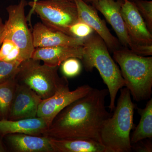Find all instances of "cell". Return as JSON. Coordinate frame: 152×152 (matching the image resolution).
<instances>
[{"label":"cell","mask_w":152,"mask_h":152,"mask_svg":"<svg viewBox=\"0 0 152 152\" xmlns=\"http://www.w3.org/2000/svg\"><path fill=\"white\" fill-rule=\"evenodd\" d=\"M108 95L107 89L92 88L61 111L44 136L58 139H89L101 142V130L112 115L105 106Z\"/></svg>","instance_id":"1"},{"label":"cell","mask_w":152,"mask_h":152,"mask_svg":"<svg viewBox=\"0 0 152 152\" xmlns=\"http://www.w3.org/2000/svg\"><path fill=\"white\" fill-rule=\"evenodd\" d=\"M120 90L113 114L106 120L101 130L100 141L110 152H130L132 151L130 133L134 127L135 106L128 89Z\"/></svg>","instance_id":"2"},{"label":"cell","mask_w":152,"mask_h":152,"mask_svg":"<svg viewBox=\"0 0 152 152\" xmlns=\"http://www.w3.org/2000/svg\"><path fill=\"white\" fill-rule=\"evenodd\" d=\"M85 53L81 59L85 69L91 71L96 68L107 87L111 113L115 107L117 94L126 86L119 68L112 58L104 41L98 35L92 34L84 40Z\"/></svg>","instance_id":"3"},{"label":"cell","mask_w":152,"mask_h":152,"mask_svg":"<svg viewBox=\"0 0 152 152\" xmlns=\"http://www.w3.org/2000/svg\"><path fill=\"white\" fill-rule=\"evenodd\" d=\"M113 52V58L121 69L126 88L134 100L140 102L151 98L152 94V57L140 56L128 49Z\"/></svg>","instance_id":"4"},{"label":"cell","mask_w":152,"mask_h":152,"mask_svg":"<svg viewBox=\"0 0 152 152\" xmlns=\"http://www.w3.org/2000/svg\"><path fill=\"white\" fill-rule=\"evenodd\" d=\"M59 67L42 65L40 60L30 58L20 64L15 79L17 83L29 87L45 99L69 86L67 77L59 75Z\"/></svg>","instance_id":"5"},{"label":"cell","mask_w":152,"mask_h":152,"mask_svg":"<svg viewBox=\"0 0 152 152\" xmlns=\"http://www.w3.org/2000/svg\"><path fill=\"white\" fill-rule=\"evenodd\" d=\"M31 8L30 17L35 12L42 23L51 29L70 36L69 29L78 21L77 9L75 3L69 0H41L28 3Z\"/></svg>","instance_id":"6"},{"label":"cell","mask_w":152,"mask_h":152,"mask_svg":"<svg viewBox=\"0 0 152 152\" xmlns=\"http://www.w3.org/2000/svg\"><path fill=\"white\" fill-rule=\"evenodd\" d=\"M26 0H20L18 4L11 5L6 8L8 19L4 24L3 41H12L18 47L23 61L31 58L35 48L33 44L32 33L27 24L25 8Z\"/></svg>","instance_id":"7"},{"label":"cell","mask_w":152,"mask_h":152,"mask_svg":"<svg viewBox=\"0 0 152 152\" xmlns=\"http://www.w3.org/2000/svg\"><path fill=\"white\" fill-rule=\"evenodd\" d=\"M123 0H94L91 2L96 10L100 11L111 25L119 42L125 48L142 56L152 55V45H142L135 43L130 37L121 14Z\"/></svg>","instance_id":"8"},{"label":"cell","mask_w":152,"mask_h":152,"mask_svg":"<svg viewBox=\"0 0 152 152\" xmlns=\"http://www.w3.org/2000/svg\"><path fill=\"white\" fill-rule=\"evenodd\" d=\"M91 88L88 85L79 86L74 91L69 86L63 88L50 97L42 100L38 108L37 117L42 118L50 126L53 120L63 109L89 92Z\"/></svg>","instance_id":"9"},{"label":"cell","mask_w":152,"mask_h":152,"mask_svg":"<svg viewBox=\"0 0 152 152\" xmlns=\"http://www.w3.org/2000/svg\"><path fill=\"white\" fill-rule=\"evenodd\" d=\"M42 100L40 97L31 89L25 85L17 83L8 120L36 118Z\"/></svg>","instance_id":"10"},{"label":"cell","mask_w":152,"mask_h":152,"mask_svg":"<svg viewBox=\"0 0 152 152\" xmlns=\"http://www.w3.org/2000/svg\"><path fill=\"white\" fill-rule=\"evenodd\" d=\"M121 12L132 40L139 45H152L151 34L134 4L130 0H124Z\"/></svg>","instance_id":"11"},{"label":"cell","mask_w":152,"mask_h":152,"mask_svg":"<svg viewBox=\"0 0 152 152\" xmlns=\"http://www.w3.org/2000/svg\"><path fill=\"white\" fill-rule=\"evenodd\" d=\"M77 9L79 20L84 22L96 31L112 51L121 49L120 43L112 35L105 23L98 15L96 9L83 0H74Z\"/></svg>","instance_id":"12"},{"label":"cell","mask_w":152,"mask_h":152,"mask_svg":"<svg viewBox=\"0 0 152 152\" xmlns=\"http://www.w3.org/2000/svg\"><path fill=\"white\" fill-rule=\"evenodd\" d=\"M32 33L35 48L58 46H83L85 39L74 37L61 32L51 29L40 22L34 26Z\"/></svg>","instance_id":"13"},{"label":"cell","mask_w":152,"mask_h":152,"mask_svg":"<svg viewBox=\"0 0 152 152\" xmlns=\"http://www.w3.org/2000/svg\"><path fill=\"white\" fill-rule=\"evenodd\" d=\"M7 152H53L50 137L25 134H9L3 137Z\"/></svg>","instance_id":"14"},{"label":"cell","mask_w":152,"mask_h":152,"mask_svg":"<svg viewBox=\"0 0 152 152\" xmlns=\"http://www.w3.org/2000/svg\"><path fill=\"white\" fill-rule=\"evenodd\" d=\"M83 46H58L35 48L31 58L43 61L44 64L51 67L59 66L69 58L81 60L84 54Z\"/></svg>","instance_id":"15"},{"label":"cell","mask_w":152,"mask_h":152,"mask_svg":"<svg viewBox=\"0 0 152 152\" xmlns=\"http://www.w3.org/2000/svg\"><path fill=\"white\" fill-rule=\"evenodd\" d=\"M48 128L46 122L38 117L18 120H0V136L3 138L13 134L44 136Z\"/></svg>","instance_id":"16"},{"label":"cell","mask_w":152,"mask_h":152,"mask_svg":"<svg viewBox=\"0 0 152 152\" xmlns=\"http://www.w3.org/2000/svg\"><path fill=\"white\" fill-rule=\"evenodd\" d=\"M53 152H110L100 142L89 139H58L50 137Z\"/></svg>","instance_id":"17"},{"label":"cell","mask_w":152,"mask_h":152,"mask_svg":"<svg viewBox=\"0 0 152 152\" xmlns=\"http://www.w3.org/2000/svg\"><path fill=\"white\" fill-rule=\"evenodd\" d=\"M141 118L138 125L131 137L132 145L140 141L152 138V99L148 101L144 109L137 108Z\"/></svg>","instance_id":"18"},{"label":"cell","mask_w":152,"mask_h":152,"mask_svg":"<svg viewBox=\"0 0 152 152\" xmlns=\"http://www.w3.org/2000/svg\"><path fill=\"white\" fill-rule=\"evenodd\" d=\"M17 85L15 78L0 84V120H8Z\"/></svg>","instance_id":"19"},{"label":"cell","mask_w":152,"mask_h":152,"mask_svg":"<svg viewBox=\"0 0 152 152\" xmlns=\"http://www.w3.org/2000/svg\"><path fill=\"white\" fill-rule=\"evenodd\" d=\"M1 46L0 60L10 63H21L23 61L20 49L13 42L4 39Z\"/></svg>","instance_id":"20"},{"label":"cell","mask_w":152,"mask_h":152,"mask_svg":"<svg viewBox=\"0 0 152 152\" xmlns=\"http://www.w3.org/2000/svg\"><path fill=\"white\" fill-rule=\"evenodd\" d=\"M136 6L141 15L148 29L152 31V1L144 0H130Z\"/></svg>","instance_id":"21"},{"label":"cell","mask_w":152,"mask_h":152,"mask_svg":"<svg viewBox=\"0 0 152 152\" xmlns=\"http://www.w3.org/2000/svg\"><path fill=\"white\" fill-rule=\"evenodd\" d=\"M75 58H70L61 64V69L64 76L66 77H74L78 75L82 70L81 64Z\"/></svg>","instance_id":"22"},{"label":"cell","mask_w":152,"mask_h":152,"mask_svg":"<svg viewBox=\"0 0 152 152\" xmlns=\"http://www.w3.org/2000/svg\"><path fill=\"white\" fill-rule=\"evenodd\" d=\"M20 64L7 62L0 60V84L15 78Z\"/></svg>","instance_id":"23"},{"label":"cell","mask_w":152,"mask_h":152,"mask_svg":"<svg viewBox=\"0 0 152 152\" xmlns=\"http://www.w3.org/2000/svg\"><path fill=\"white\" fill-rule=\"evenodd\" d=\"M94 30L84 22L79 20L72 25L69 29L70 35L74 37L85 39L92 34Z\"/></svg>","instance_id":"24"},{"label":"cell","mask_w":152,"mask_h":152,"mask_svg":"<svg viewBox=\"0 0 152 152\" xmlns=\"http://www.w3.org/2000/svg\"><path fill=\"white\" fill-rule=\"evenodd\" d=\"M4 27V24L3 23L2 20L0 17V46L1 45L3 42Z\"/></svg>","instance_id":"25"},{"label":"cell","mask_w":152,"mask_h":152,"mask_svg":"<svg viewBox=\"0 0 152 152\" xmlns=\"http://www.w3.org/2000/svg\"><path fill=\"white\" fill-rule=\"evenodd\" d=\"M7 152L5 144L4 143L3 138L0 136V152Z\"/></svg>","instance_id":"26"},{"label":"cell","mask_w":152,"mask_h":152,"mask_svg":"<svg viewBox=\"0 0 152 152\" xmlns=\"http://www.w3.org/2000/svg\"><path fill=\"white\" fill-rule=\"evenodd\" d=\"M39 1V0H34L33 2L34 3H35L36 2H37V1Z\"/></svg>","instance_id":"27"},{"label":"cell","mask_w":152,"mask_h":152,"mask_svg":"<svg viewBox=\"0 0 152 152\" xmlns=\"http://www.w3.org/2000/svg\"><path fill=\"white\" fill-rule=\"evenodd\" d=\"M86 1H88L92 2L93 1H94V0H86ZM123 1H124V0H123Z\"/></svg>","instance_id":"28"},{"label":"cell","mask_w":152,"mask_h":152,"mask_svg":"<svg viewBox=\"0 0 152 152\" xmlns=\"http://www.w3.org/2000/svg\"><path fill=\"white\" fill-rule=\"evenodd\" d=\"M69 1H74V0H69Z\"/></svg>","instance_id":"29"}]
</instances>
